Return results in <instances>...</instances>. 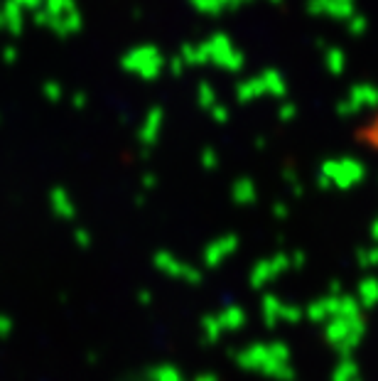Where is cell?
<instances>
[{"label":"cell","mask_w":378,"mask_h":381,"mask_svg":"<svg viewBox=\"0 0 378 381\" xmlns=\"http://www.w3.org/2000/svg\"><path fill=\"white\" fill-rule=\"evenodd\" d=\"M187 69L199 67H214L226 74H241L246 69V52L233 42L228 32H211L199 42H185L177 52Z\"/></svg>","instance_id":"cell-1"},{"label":"cell","mask_w":378,"mask_h":381,"mask_svg":"<svg viewBox=\"0 0 378 381\" xmlns=\"http://www.w3.org/2000/svg\"><path fill=\"white\" fill-rule=\"evenodd\" d=\"M37 27L49 30L57 40H69L84 30V12L79 0H45L40 10L32 12Z\"/></svg>","instance_id":"cell-2"},{"label":"cell","mask_w":378,"mask_h":381,"mask_svg":"<svg viewBox=\"0 0 378 381\" xmlns=\"http://www.w3.org/2000/svg\"><path fill=\"white\" fill-rule=\"evenodd\" d=\"M366 177V165L354 155H334L317 168V187L322 192H349Z\"/></svg>","instance_id":"cell-3"},{"label":"cell","mask_w":378,"mask_h":381,"mask_svg":"<svg viewBox=\"0 0 378 381\" xmlns=\"http://www.w3.org/2000/svg\"><path fill=\"white\" fill-rule=\"evenodd\" d=\"M233 99L236 104L248 106L263 99H287V79L285 74L275 67H265V69L256 71V74L244 76L233 86Z\"/></svg>","instance_id":"cell-4"},{"label":"cell","mask_w":378,"mask_h":381,"mask_svg":"<svg viewBox=\"0 0 378 381\" xmlns=\"http://www.w3.org/2000/svg\"><path fill=\"white\" fill-rule=\"evenodd\" d=\"M118 65L126 74L135 76L140 82H157L167 69V57L157 45L143 42V45H133L126 49Z\"/></svg>","instance_id":"cell-5"},{"label":"cell","mask_w":378,"mask_h":381,"mask_svg":"<svg viewBox=\"0 0 378 381\" xmlns=\"http://www.w3.org/2000/svg\"><path fill=\"white\" fill-rule=\"evenodd\" d=\"M378 106V86L368 82H359L354 86H349V91L344 94V99L337 101L334 113L339 118H354L359 113H366Z\"/></svg>","instance_id":"cell-6"},{"label":"cell","mask_w":378,"mask_h":381,"mask_svg":"<svg viewBox=\"0 0 378 381\" xmlns=\"http://www.w3.org/2000/svg\"><path fill=\"white\" fill-rule=\"evenodd\" d=\"M241 249V236L236 231H224V234L214 236L211 241H206L202 249V264L206 268H219Z\"/></svg>","instance_id":"cell-7"},{"label":"cell","mask_w":378,"mask_h":381,"mask_svg":"<svg viewBox=\"0 0 378 381\" xmlns=\"http://www.w3.org/2000/svg\"><path fill=\"white\" fill-rule=\"evenodd\" d=\"M152 266L169 278H180V281H187V283L202 281V270H197L192 264L182 261L180 256H175V253L167 251V249H157L155 256H152Z\"/></svg>","instance_id":"cell-8"},{"label":"cell","mask_w":378,"mask_h":381,"mask_svg":"<svg viewBox=\"0 0 378 381\" xmlns=\"http://www.w3.org/2000/svg\"><path fill=\"white\" fill-rule=\"evenodd\" d=\"M165 124H167V111H165V106H160V104L150 106L145 111V116H143V121H140L138 133H135L140 148H145V150L147 148H155L165 133Z\"/></svg>","instance_id":"cell-9"},{"label":"cell","mask_w":378,"mask_h":381,"mask_svg":"<svg viewBox=\"0 0 378 381\" xmlns=\"http://www.w3.org/2000/svg\"><path fill=\"white\" fill-rule=\"evenodd\" d=\"M356 0H305V10L309 18L346 23L354 15Z\"/></svg>","instance_id":"cell-10"},{"label":"cell","mask_w":378,"mask_h":381,"mask_svg":"<svg viewBox=\"0 0 378 381\" xmlns=\"http://www.w3.org/2000/svg\"><path fill=\"white\" fill-rule=\"evenodd\" d=\"M287 268H292V256L285 251H278V253H273V256L261 258V261L253 266V270H250V286L263 288L265 283L283 276Z\"/></svg>","instance_id":"cell-11"},{"label":"cell","mask_w":378,"mask_h":381,"mask_svg":"<svg viewBox=\"0 0 378 381\" xmlns=\"http://www.w3.org/2000/svg\"><path fill=\"white\" fill-rule=\"evenodd\" d=\"M197 15L204 18H222L228 12H239L241 8L250 5L253 0H187Z\"/></svg>","instance_id":"cell-12"},{"label":"cell","mask_w":378,"mask_h":381,"mask_svg":"<svg viewBox=\"0 0 378 381\" xmlns=\"http://www.w3.org/2000/svg\"><path fill=\"white\" fill-rule=\"evenodd\" d=\"M47 205H49V211H52V217L62 219V222H74L76 219V202L71 197V192L62 185L52 187L47 192Z\"/></svg>","instance_id":"cell-13"},{"label":"cell","mask_w":378,"mask_h":381,"mask_svg":"<svg viewBox=\"0 0 378 381\" xmlns=\"http://www.w3.org/2000/svg\"><path fill=\"white\" fill-rule=\"evenodd\" d=\"M231 202L236 207H253L258 202V185L253 177L241 175L231 182Z\"/></svg>","instance_id":"cell-14"},{"label":"cell","mask_w":378,"mask_h":381,"mask_svg":"<svg viewBox=\"0 0 378 381\" xmlns=\"http://www.w3.org/2000/svg\"><path fill=\"white\" fill-rule=\"evenodd\" d=\"M322 67L329 76L339 79L346 71V52L339 45H322Z\"/></svg>","instance_id":"cell-15"},{"label":"cell","mask_w":378,"mask_h":381,"mask_svg":"<svg viewBox=\"0 0 378 381\" xmlns=\"http://www.w3.org/2000/svg\"><path fill=\"white\" fill-rule=\"evenodd\" d=\"M25 23H27V12L15 3V0H5L3 3V27H8V32L15 37L23 35Z\"/></svg>","instance_id":"cell-16"},{"label":"cell","mask_w":378,"mask_h":381,"mask_svg":"<svg viewBox=\"0 0 378 381\" xmlns=\"http://www.w3.org/2000/svg\"><path fill=\"white\" fill-rule=\"evenodd\" d=\"M194 91H197V94H194V99H197V106L202 108L204 113L209 111L211 106H216L219 101H222V99H219V91H216V86L211 82H206V79H204V82H199Z\"/></svg>","instance_id":"cell-17"},{"label":"cell","mask_w":378,"mask_h":381,"mask_svg":"<svg viewBox=\"0 0 378 381\" xmlns=\"http://www.w3.org/2000/svg\"><path fill=\"white\" fill-rule=\"evenodd\" d=\"M42 99H47L49 104H59V101L67 99V89L62 86V82H57V79H47L45 84H42Z\"/></svg>","instance_id":"cell-18"},{"label":"cell","mask_w":378,"mask_h":381,"mask_svg":"<svg viewBox=\"0 0 378 381\" xmlns=\"http://www.w3.org/2000/svg\"><path fill=\"white\" fill-rule=\"evenodd\" d=\"M199 165H202L204 172H216L219 170V165H222V155L216 152V148H202L199 150Z\"/></svg>","instance_id":"cell-19"},{"label":"cell","mask_w":378,"mask_h":381,"mask_svg":"<svg viewBox=\"0 0 378 381\" xmlns=\"http://www.w3.org/2000/svg\"><path fill=\"white\" fill-rule=\"evenodd\" d=\"M275 116H278L280 124H292V121L300 116V106H297L295 101L283 99V101H280L278 108H275Z\"/></svg>","instance_id":"cell-20"},{"label":"cell","mask_w":378,"mask_h":381,"mask_svg":"<svg viewBox=\"0 0 378 381\" xmlns=\"http://www.w3.org/2000/svg\"><path fill=\"white\" fill-rule=\"evenodd\" d=\"M280 175H283V180L287 182V187H290L292 197H303V194H305V185H303V180L297 177V172H295V168H292V165H287V168L280 172Z\"/></svg>","instance_id":"cell-21"},{"label":"cell","mask_w":378,"mask_h":381,"mask_svg":"<svg viewBox=\"0 0 378 381\" xmlns=\"http://www.w3.org/2000/svg\"><path fill=\"white\" fill-rule=\"evenodd\" d=\"M206 113H209L211 121H214V124H219V126H224V124H228V121H231V111H228V106L222 104V101H219L216 106H211Z\"/></svg>","instance_id":"cell-22"},{"label":"cell","mask_w":378,"mask_h":381,"mask_svg":"<svg viewBox=\"0 0 378 381\" xmlns=\"http://www.w3.org/2000/svg\"><path fill=\"white\" fill-rule=\"evenodd\" d=\"M74 244H76V249H79V251H88V249H91V244H93L91 231H88V229H84V227H76L74 229Z\"/></svg>","instance_id":"cell-23"},{"label":"cell","mask_w":378,"mask_h":381,"mask_svg":"<svg viewBox=\"0 0 378 381\" xmlns=\"http://www.w3.org/2000/svg\"><path fill=\"white\" fill-rule=\"evenodd\" d=\"M346 30H349L351 37H361L364 32H366V18L364 15H351L349 20H346Z\"/></svg>","instance_id":"cell-24"},{"label":"cell","mask_w":378,"mask_h":381,"mask_svg":"<svg viewBox=\"0 0 378 381\" xmlns=\"http://www.w3.org/2000/svg\"><path fill=\"white\" fill-rule=\"evenodd\" d=\"M270 217L278 219V222L287 219V217H290V205H287V202H283V200L273 202V207H270Z\"/></svg>","instance_id":"cell-25"},{"label":"cell","mask_w":378,"mask_h":381,"mask_svg":"<svg viewBox=\"0 0 378 381\" xmlns=\"http://www.w3.org/2000/svg\"><path fill=\"white\" fill-rule=\"evenodd\" d=\"M167 71H169L172 76H175V79H180V76L187 71V65L182 62L180 54H175V57H169V59H167Z\"/></svg>","instance_id":"cell-26"},{"label":"cell","mask_w":378,"mask_h":381,"mask_svg":"<svg viewBox=\"0 0 378 381\" xmlns=\"http://www.w3.org/2000/svg\"><path fill=\"white\" fill-rule=\"evenodd\" d=\"M160 185L157 180V172H145V175L140 177V192H155V187Z\"/></svg>","instance_id":"cell-27"},{"label":"cell","mask_w":378,"mask_h":381,"mask_svg":"<svg viewBox=\"0 0 378 381\" xmlns=\"http://www.w3.org/2000/svg\"><path fill=\"white\" fill-rule=\"evenodd\" d=\"M69 101H71V108H74V111H84V108L88 106V94L84 91V89H79V91L71 94Z\"/></svg>","instance_id":"cell-28"},{"label":"cell","mask_w":378,"mask_h":381,"mask_svg":"<svg viewBox=\"0 0 378 381\" xmlns=\"http://www.w3.org/2000/svg\"><path fill=\"white\" fill-rule=\"evenodd\" d=\"M359 261H361V266L378 264V249H361V251H359Z\"/></svg>","instance_id":"cell-29"},{"label":"cell","mask_w":378,"mask_h":381,"mask_svg":"<svg viewBox=\"0 0 378 381\" xmlns=\"http://www.w3.org/2000/svg\"><path fill=\"white\" fill-rule=\"evenodd\" d=\"M15 3H18L25 12H35V10H40V5L45 0H15Z\"/></svg>","instance_id":"cell-30"},{"label":"cell","mask_w":378,"mask_h":381,"mask_svg":"<svg viewBox=\"0 0 378 381\" xmlns=\"http://www.w3.org/2000/svg\"><path fill=\"white\" fill-rule=\"evenodd\" d=\"M3 54H5V62H15V59H18V49L15 47H5Z\"/></svg>","instance_id":"cell-31"},{"label":"cell","mask_w":378,"mask_h":381,"mask_svg":"<svg viewBox=\"0 0 378 381\" xmlns=\"http://www.w3.org/2000/svg\"><path fill=\"white\" fill-rule=\"evenodd\" d=\"M253 146H256V150H263V148H268V141L263 138V135H258L256 141H253Z\"/></svg>","instance_id":"cell-32"},{"label":"cell","mask_w":378,"mask_h":381,"mask_svg":"<svg viewBox=\"0 0 378 381\" xmlns=\"http://www.w3.org/2000/svg\"><path fill=\"white\" fill-rule=\"evenodd\" d=\"M371 236H373V239H378V219L371 224Z\"/></svg>","instance_id":"cell-33"},{"label":"cell","mask_w":378,"mask_h":381,"mask_svg":"<svg viewBox=\"0 0 378 381\" xmlns=\"http://www.w3.org/2000/svg\"><path fill=\"white\" fill-rule=\"evenodd\" d=\"M140 15H143V10H140V8H133V20H140Z\"/></svg>","instance_id":"cell-34"},{"label":"cell","mask_w":378,"mask_h":381,"mask_svg":"<svg viewBox=\"0 0 378 381\" xmlns=\"http://www.w3.org/2000/svg\"><path fill=\"white\" fill-rule=\"evenodd\" d=\"M265 3H270V5H280V3H285V0H265Z\"/></svg>","instance_id":"cell-35"},{"label":"cell","mask_w":378,"mask_h":381,"mask_svg":"<svg viewBox=\"0 0 378 381\" xmlns=\"http://www.w3.org/2000/svg\"><path fill=\"white\" fill-rule=\"evenodd\" d=\"M0 27H3V8H0Z\"/></svg>","instance_id":"cell-36"}]
</instances>
